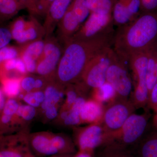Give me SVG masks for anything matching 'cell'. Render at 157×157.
Returning <instances> with one entry per match:
<instances>
[{
    "mask_svg": "<svg viewBox=\"0 0 157 157\" xmlns=\"http://www.w3.org/2000/svg\"><path fill=\"white\" fill-rule=\"evenodd\" d=\"M116 97L114 88L107 81L100 87L93 89V99L101 104L110 102Z\"/></svg>",
    "mask_w": 157,
    "mask_h": 157,
    "instance_id": "obj_25",
    "label": "cell"
},
{
    "mask_svg": "<svg viewBox=\"0 0 157 157\" xmlns=\"http://www.w3.org/2000/svg\"><path fill=\"white\" fill-rule=\"evenodd\" d=\"M66 86L56 81V79L48 82L44 90V100L41 106L37 110V113H41L48 108L53 106H60L64 98Z\"/></svg>",
    "mask_w": 157,
    "mask_h": 157,
    "instance_id": "obj_14",
    "label": "cell"
},
{
    "mask_svg": "<svg viewBox=\"0 0 157 157\" xmlns=\"http://www.w3.org/2000/svg\"><path fill=\"white\" fill-rule=\"evenodd\" d=\"M52 142L58 154L74 155L76 147L73 140L68 135L62 133H51Z\"/></svg>",
    "mask_w": 157,
    "mask_h": 157,
    "instance_id": "obj_19",
    "label": "cell"
},
{
    "mask_svg": "<svg viewBox=\"0 0 157 157\" xmlns=\"http://www.w3.org/2000/svg\"><path fill=\"white\" fill-rule=\"evenodd\" d=\"M82 25L69 6L63 17L57 26V39L64 45L76 33Z\"/></svg>",
    "mask_w": 157,
    "mask_h": 157,
    "instance_id": "obj_12",
    "label": "cell"
},
{
    "mask_svg": "<svg viewBox=\"0 0 157 157\" xmlns=\"http://www.w3.org/2000/svg\"><path fill=\"white\" fill-rule=\"evenodd\" d=\"M147 60L148 50L134 55L128 61L134 79V91L132 93L131 100L136 109L145 108L148 102L147 85Z\"/></svg>",
    "mask_w": 157,
    "mask_h": 157,
    "instance_id": "obj_4",
    "label": "cell"
},
{
    "mask_svg": "<svg viewBox=\"0 0 157 157\" xmlns=\"http://www.w3.org/2000/svg\"><path fill=\"white\" fill-rule=\"evenodd\" d=\"M73 157H93V155L88 153L78 151L73 155Z\"/></svg>",
    "mask_w": 157,
    "mask_h": 157,
    "instance_id": "obj_43",
    "label": "cell"
},
{
    "mask_svg": "<svg viewBox=\"0 0 157 157\" xmlns=\"http://www.w3.org/2000/svg\"><path fill=\"white\" fill-rule=\"evenodd\" d=\"M74 129L73 141L78 151L93 155L94 150L102 145L104 131L101 123L82 128L75 127Z\"/></svg>",
    "mask_w": 157,
    "mask_h": 157,
    "instance_id": "obj_9",
    "label": "cell"
},
{
    "mask_svg": "<svg viewBox=\"0 0 157 157\" xmlns=\"http://www.w3.org/2000/svg\"><path fill=\"white\" fill-rule=\"evenodd\" d=\"M157 42V12H142L126 25L118 27L113 39V50L128 63L136 54L146 51Z\"/></svg>",
    "mask_w": 157,
    "mask_h": 157,
    "instance_id": "obj_2",
    "label": "cell"
},
{
    "mask_svg": "<svg viewBox=\"0 0 157 157\" xmlns=\"http://www.w3.org/2000/svg\"><path fill=\"white\" fill-rule=\"evenodd\" d=\"M23 9L18 0H0V18L9 19Z\"/></svg>",
    "mask_w": 157,
    "mask_h": 157,
    "instance_id": "obj_26",
    "label": "cell"
},
{
    "mask_svg": "<svg viewBox=\"0 0 157 157\" xmlns=\"http://www.w3.org/2000/svg\"><path fill=\"white\" fill-rule=\"evenodd\" d=\"M24 9H26L31 16L41 15L39 0H18Z\"/></svg>",
    "mask_w": 157,
    "mask_h": 157,
    "instance_id": "obj_34",
    "label": "cell"
},
{
    "mask_svg": "<svg viewBox=\"0 0 157 157\" xmlns=\"http://www.w3.org/2000/svg\"><path fill=\"white\" fill-rule=\"evenodd\" d=\"M145 108L142 114L134 113L130 116L117 131L104 133L102 145L116 144L126 147L139 142L147 132L151 116L150 109L147 107Z\"/></svg>",
    "mask_w": 157,
    "mask_h": 157,
    "instance_id": "obj_3",
    "label": "cell"
},
{
    "mask_svg": "<svg viewBox=\"0 0 157 157\" xmlns=\"http://www.w3.org/2000/svg\"><path fill=\"white\" fill-rule=\"evenodd\" d=\"M61 106H53L48 107L40 114H42L44 122L50 121L55 119L59 115Z\"/></svg>",
    "mask_w": 157,
    "mask_h": 157,
    "instance_id": "obj_36",
    "label": "cell"
},
{
    "mask_svg": "<svg viewBox=\"0 0 157 157\" xmlns=\"http://www.w3.org/2000/svg\"><path fill=\"white\" fill-rule=\"evenodd\" d=\"M147 107L152 109L154 112L157 108V81L148 96Z\"/></svg>",
    "mask_w": 157,
    "mask_h": 157,
    "instance_id": "obj_39",
    "label": "cell"
},
{
    "mask_svg": "<svg viewBox=\"0 0 157 157\" xmlns=\"http://www.w3.org/2000/svg\"><path fill=\"white\" fill-rule=\"evenodd\" d=\"M6 102L5 94L2 89H0V113L2 111L3 108L6 104Z\"/></svg>",
    "mask_w": 157,
    "mask_h": 157,
    "instance_id": "obj_42",
    "label": "cell"
},
{
    "mask_svg": "<svg viewBox=\"0 0 157 157\" xmlns=\"http://www.w3.org/2000/svg\"><path fill=\"white\" fill-rule=\"evenodd\" d=\"M70 7L83 24L90 13L86 0H72Z\"/></svg>",
    "mask_w": 157,
    "mask_h": 157,
    "instance_id": "obj_29",
    "label": "cell"
},
{
    "mask_svg": "<svg viewBox=\"0 0 157 157\" xmlns=\"http://www.w3.org/2000/svg\"><path fill=\"white\" fill-rule=\"evenodd\" d=\"M157 81V42L148 49L147 85L148 96Z\"/></svg>",
    "mask_w": 157,
    "mask_h": 157,
    "instance_id": "obj_21",
    "label": "cell"
},
{
    "mask_svg": "<svg viewBox=\"0 0 157 157\" xmlns=\"http://www.w3.org/2000/svg\"><path fill=\"white\" fill-rule=\"evenodd\" d=\"M36 76L26 74L21 77V94H25L27 93L33 91L35 89Z\"/></svg>",
    "mask_w": 157,
    "mask_h": 157,
    "instance_id": "obj_33",
    "label": "cell"
},
{
    "mask_svg": "<svg viewBox=\"0 0 157 157\" xmlns=\"http://www.w3.org/2000/svg\"><path fill=\"white\" fill-rule=\"evenodd\" d=\"M51 133L41 132L29 135L30 148L40 156L50 157L58 154L52 142Z\"/></svg>",
    "mask_w": 157,
    "mask_h": 157,
    "instance_id": "obj_13",
    "label": "cell"
},
{
    "mask_svg": "<svg viewBox=\"0 0 157 157\" xmlns=\"http://www.w3.org/2000/svg\"><path fill=\"white\" fill-rule=\"evenodd\" d=\"M86 1L88 7L91 13L94 11L95 9H96L100 0H86Z\"/></svg>",
    "mask_w": 157,
    "mask_h": 157,
    "instance_id": "obj_41",
    "label": "cell"
},
{
    "mask_svg": "<svg viewBox=\"0 0 157 157\" xmlns=\"http://www.w3.org/2000/svg\"><path fill=\"white\" fill-rule=\"evenodd\" d=\"M37 114V109L28 104H20L15 115L17 125L25 126L30 122Z\"/></svg>",
    "mask_w": 157,
    "mask_h": 157,
    "instance_id": "obj_27",
    "label": "cell"
},
{
    "mask_svg": "<svg viewBox=\"0 0 157 157\" xmlns=\"http://www.w3.org/2000/svg\"><path fill=\"white\" fill-rule=\"evenodd\" d=\"M30 151L29 134L23 131L16 135L14 146L0 151V157H25Z\"/></svg>",
    "mask_w": 157,
    "mask_h": 157,
    "instance_id": "obj_17",
    "label": "cell"
},
{
    "mask_svg": "<svg viewBox=\"0 0 157 157\" xmlns=\"http://www.w3.org/2000/svg\"><path fill=\"white\" fill-rule=\"evenodd\" d=\"M22 77H7L0 79L2 90L5 95L14 99L18 97L21 93L20 82Z\"/></svg>",
    "mask_w": 157,
    "mask_h": 157,
    "instance_id": "obj_23",
    "label": "cell"
},
{
    "mask_svg": "<svg viewBox=\"0 0 157 157\" xmlns=\"http://www.w3.org/2000/svg\"><path fill=\"white\" fill-rule=\"evenodd\" d=\"M138 143V157H157L156 130L146 132Z\"/></svg>",
    "mask_w": 157,
    "mask_h": 157,
    "instance_id": "obj_18",
    "label": "cell"
},
{
    "mask_svg": "<svg viewBox=\"0 0 157 157\" xmlns=\"http://www.w3.org/2000/svg\"><path fill=\"white\" fill-rule=\"evenodd\" d=\"M25 157H35V155L31 152V151H30L25 156Z\"/></svg>",
    "mask_w": 157,
    "mask_h": 157,
    "instance_id": "obj_45",
    "label": "cell"
},
{
    "mask_svg": "<svg viewBox=\"0 0 157 157\" xmlns=\"http://www.w3.org/2000/svg\"><path fill=\"white\" fill-rule=\"evenodd\" d=\"M52 35L45 38V46L42 56L37 62L36 73L50 80L56 79V74L61 58L63 46Z\"/></svg>",
    "mask_w": 157,
    "mask_h": 157,
    "instance_id": "obj_8",
    "label": "cell"
},
{
    "mask_svg": "<svg viewBox=\"0 0 157 157\" xmlns=\"http://www.w3.org/2000/svg\"><path fill=\"white\" fill-rule=\"evenodd\" d=\"M104 110L101 103L93 98L86 100L80 112L82 124L101 123Z\"/></svg>",
    "mask_w": 157,
    "mask_h": 157,
    "instance_id": "obj_16",
    "label": "cell"
},
{
    "mask_svg": "<svg viewBox=\"0 0 157 157\" xmlns=\"http://www.w3.org/2000/svg\"><path fill=\"white\" fill-rule=\"evenodd\" d=\"M112 14L99 11L91 12L76 33L70 39H86L92 38L113 28Z\"/></svg>",
    "mask_w": 157,
    "mask_h": 157,
    "instance_id": "obj_10",
    "label": "cell"
},
{
    "mask_svg": "<svg viewBox=\"0 0 157 157\" xmlns=\"http://www.w3.org/2000/svg\"><path fill=\"white\" fill-rule=\"evenodd\" d=\"M115 52L112 47L100 51L88 63L81 80L89 88L100 87L106 82V73Z\"/></svg>",
    "mask_w": 157,
    "mask_h": 157,
    "instance_id": "obj_5",
    "label": "cell"
},
{
    "mask_svg": "<svg viewBox=\"0 0 157 157\" xmlns=\"http://www.w3.org/2000/svg\"><path fill=\"white\" fill-rule=\"evenodd\" d=\"M48 157H59V155L58 154L54 155Z\"/></svg>",
    "mask_w": 157,
    "mask_h": 157,
    "instance_id": "obj_46",
    "label": "cell"
},
{
    "mask_svg": "<svg viewBox=\"0 0 157 157\" xmlns=\"http://www.w3.org/2000/svg\"><path fill=\"white\" fill-rule=\"evenodd\" d=\"M115 33L113 28L90 39H70L63 45L56 81L64 86L80 81L91 59L104 48L112 47Z\"/></svg>",
    "mask_w": 157,
    "mask_h": 157,
    "instance_id": "obj_1",
    "label": "cell"
},
{
    "mask_svg": "<svg viewBox=\"0 0 157 157\" xmlns=\"http://www.w3.org/2000/svg\"><path fill=\"white\" fill-rule=\"evenodd\" d=\"M136 109L131 99L116 97L104 107L101 121L104 133L115 132L120 128Z\"/></svg>",
    "mask_w": 157,
    "mask_h": 157,
    "instance_id": "obj_6",
    "label": "cell"
},
{
    "mask_svg": "<svg viewBox=\"0 0 157 157\" xmlns=\"http://www.w3.org/2000/svg\"><path fill=\"white\" fill-rule=\"evenodd\" d=\"M27 21L22 17L16 18L11 23L10 29L12 39L17 43L21 45L23 42V36L25 29Z\"/></svg>",
    "mask_w": 157,
    "mask_h": 157,
    "instance_id": "obj_28",
    "label": "cell"
},
{
    "mask_svg": "<svg viewBox=\"0 0 157 157\" xmlns=\"http://www.w3.org/2000/svg\"><path fill=\"white\" fill-rule=\"evenodd\" d=\"M44 100V91H36L27 93L22 100L28 105L39 109Z\"/></svg>",
    "mask_w": 157,
    "mask_h": 157,
    "instance_id": "obj_31",
    "label": "cell"
},
{
    "mask_svg": "<svg viewBox=\"0 0 157 157\" xmlns=\"http://www.w3.org/2000/svg\"><path fill=\"white\" fill-rule=\"evenodd\" d=\"M12 36L10 29L5 27H0V49L8 45L11 40Z\"/></svg>",
    "mask_w": 157,
    "mask_h": 157,
    "instance_id": "obj_38",
    "label": "cell"
},
{
    "mask_svg": "<svg viewBox=\"0 0 157 157\" xmlns=\"http://www.w3.org/2000/svg\"><path fill=\"white\" fill-rule=\"evenodd\" d=\"M125 2L129 13L134 21L141 13V0H125Z\"/></svg>",
    "mask_w": 157,
    "mask_h": 157,
    "instance_id": "obj_35",
    "label": "cell"
},
{
    "mask_svg": "<svg viewBox=\"0 0 157 157\" xmlns=\"http://www.w3.org/2000/svg\"><path fill=\"white\" fill-rule=\"evenodd\" d=\"M113 25L118 27L126 25L133 21L125 0H115L112 11Z\"/></svg>",
    "mask_w": 157,
    "mask_h": 157,
    "instance_id": "obj_22",
    "label": "cell"
},
{
    "mask_svg": "<svg viewBox=\"0 0 157 157\" xmlns=\"http://www.w3.org/2000/svg\"><path fill=\"white\" fill-rule=\"evenodd\" d=\"M19 56V46L7 45L0 49V64L8 60L18 57Z\"/></svg>",
    "mask_w": 157,
    "mask_h": 157,
    "instance_id": "obj_32",
    "label": "cell"
},
{
    "mask_svg": "<svg viewBox=\"0 0 157 157\" xmlns=\"http://www.w3.org/2000/svg\"><path fill=\"white\" fill-rule=\"evenodd\" d=\"M85 95L78 97L69 110H60L56 118L66 126L75 127L82 124L80 112L86 101Z\"/></svg>",
    "mask_w": 157,
    "mask_h": 157,
    "instance_id": "obj_15",
    "label": "cell"
},
{
    "mask_svg": "<svg viewBox=\"0 0 157 157\" xmlns=\"http://www.w3.org/2000/svg\"><path fill=\"white\" fill-rule=\"evenodd\" d=\"M54 0H43L40 4V11L42 15H45L49 6Z\"/></svg>",
    "mask_w": 157,
    "mask_h": 157,
    "instance_id": "obj_40",
    "label": "cell"
},
{
    "mask_svg": "<svg viewBox=\"0 0 157 157\" xmlns=\"http://www.w3.org/2000/svg\"><path fill=\"white\" fill-rule=\"evenodd\" d=\"M72 0H54L45 15L43 26L45 38L52 36L61 20L63 17Z\"/></svg>",
    "mask_w": 157,
    "mask_h": 157,
    "instance_id": "obj_11",
    "label": "cell"
},
{
    "mask_svg": "<svg viewBox=\"0 0 157 157\" xmlns=\"http://www.w3.org/2000/svg\"><path fill=\"white\" fill-rule=\"evenodd\" d=\"M128 64L115 52L106 73V81L112 86L117 97L121 99H129L132 93L133 81Z\"/></svg>",
    "mask_w": 157,
    "mask_h": 157,
    "instance_id": "obj_7",
    "label": "cell"
},
{
    "mask_svg": "<svg viewBox=\"0 0 157 157\" xmlns=\"http://www.w3.org/2000/svg\"><path fill=\"white\" fill-rule=\"evenodd\" d=\"M45 31L43 25L38 21L36 17L31 16L29 20L27 21L23 44L43 39V37H45Z\"/></svg>",
    "mask_w": 157,
    "mask_h": 157,
    "instance_id": "obj_20",
    "label": "cell"
},
{
    "mask_svg": "<svg viewBox=\"0 0 157 157\" xmlns=\"http://www.w3.org/2000/svg\"><path fill=\"white\" fill-rule=\"evenodd\" d=\"M45 46V40H36L19 46V54L22 53L30 57L35 60L38 61L42 56Z\"/></svg>",
    "mask_w": 157,
    "mask_h": 157,
    "instance_id": "obj_24",
    "label": "cell"
},
{
    "mask_svg": "<svg viewBox=\"0 0 157 157\" xmlns=\"http://www.w3.org/2000/svg\"><path fill=\"white\" fill-rule=\"evenodd\" d=\"M155 115L153 117L152 121V126L153 129L157 131V108L155 111H154Z\"/></svg>",
    "mask_w": 157,
    "mask_h": 157,
    "instance_id": "obj_44",
    "label": "cell"
},
{
    "mask_svg": "<svg viewBox=\"0 0 157 157\" xmlns=\"http://www.w3.org/2000/svg\"><path fill=\"white\" fill-rule=\"evenodd\" d=\"M102 157H132L126 147L116 144L105 145Z\"/></svg>",
    "mask_w": 157,
    "mask_h": 157,
    "instance_id": "obj_30",
    "label": "cell"
},
{
    "mask_svg": "<svg viewBox=\"0 0 157 157\" xmlns=\"http://www.w3.org/2000/svg\"><path fill=\"white\" fill-rule=\"evenodd\" d=\"M25 65L27 73H36L37 67V61L32 58L24 54H19V57Z\"/></svg>",
    "mask_w": 157,
    "mask_h": 157,
    "instance_id": "obj_37",
    "label": "cell"
}]
</instances>
